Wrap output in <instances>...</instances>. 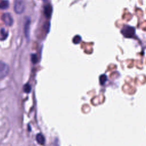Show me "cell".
Masks as SVG:
<instances>
[{"mask_svg":"<svg viewBox=\"0 0 146 146\" xmlns=\"http://www.w3.org/2000/svg\"><path fill=\"white\" fill-rule=\"evenodd\" d=\"M9 7V1L7 0H0V9H7Z\"/></svg>","mask_w":146,"mask_h":146,"instance_id":"7","label":"cell"},{"mask_svg":"<svg viewBox=\"0 0 146 146\" xmlns=\"http://www.w3.org/2000/svg\"><path fill=\"white\" fill-rule=\"evenodd\" d=\"M14 10L17 14H22L25 10L24 2L22 0H16L14 5Z\"/></svg>","mask_w":146,"mask_h":146,"instance_id":"3","label":"cell"},{"mask_svg":"<svg viewBox=\"0 0 146 146\" xmlns=\"http://www.w3.org/2000/svg\"><path fill=\"white\" fill-rule=\"evenodd\" d=\"M106 80H107V77H106V76H105V75L102 76L100 77V83H101V84L103 85L105 83Z\"/></svg>","mask_w":146,"mask_h":146,"instance_id":"11","label":"cell"},{"mask_svg":"<svg viewBox=\"0 0 146 146\" xmlns=\"http://www.w3.org/2000/svg\"><path fill=\"white\" fill-rule=\"evenodd\" d=\"M32 61L33 63H37L38 62V58L35 54L32 55Z\"/></svg>","mask_w":146,"mask_h":146,"instance_id":"12","label":"cell"},{"mask_svg":"<svg viewBox=\"0 0 146 146\" xmlns=\"http://www.w3.org/2000/svg\"><path fill=\"white\" fill-rule=\"evenodd\" d=\"M32 87L29 84H26L24 86V90L26 93H29L31 91Z\"/></svg>","mask_w":146,"mask_h":146,"instance_id":"10","label":"cell"},{"mask_svg":"<svg viewBox=\"0 0 146 146\" xmlns=\"http://www.w3.org/2000/svg\"><path fill=\"white\" fill-rule=\"evenodd\" d=\"M36 140L39 144H43L45 142V137L43 136L42 134H41V133H38V135H37L36 136Z\"/></svg>","mask_w":146,"mask_h":146,"instance_id":"8","label":"cell"},{"mask_svg":"<svg viewBox=\"0 0 146 146\" xmlns=\"http://www.w3.org/2000/svg\"><path fill=\"white\" fill-rule=\"evenodd\" d=\"M81 41V37L77 35V36L75 37L74 39H73V42L74 43H80Z\"/></svg>","mask_w":146,"mask_h":146,"instance_id":"13","label":"cell"},{"mask_svg":"<svg viewBox=\"0 0 146 146\" xmlns=\"http://www.w3.org/2000/svg\"><path fill=\"white\" fill-rule=\"evenodd\" d=\"M52 7L50 5H47L44 8V13L47 18H50L52 13Z\"/></svg>","mask_w":146,"mask_h":146,"instance_id":"6","label":"cell"},{"mask_svg":"<svg viewBox=\"0 0 146 146\" xmlns=\"http://www.w3.org/2000/svg\"><path fill=\"white\" fill-rule=\"evenodd\" d=\"M135 29L130 26H124L121 31V33L126 38H132L135 34Z\"/></svg>","mask_w":146,"mask_h":146,"instance_id":"1","label":"cell"},{"mask_svg":"<svg viewBox=\"0 0 146 146\" xmlns=\"http://www.w3.org/2000/svg\"><path fill=\"white\" fill-rule=\"evenodd\" d=\"M8 36V33L4 29H1L0 30V39L2 41L5 40Z\"/></svg>","mask_w":146,"mask_h":146,"instance_id":"9","label":"cell"},{"mask_svg":"<svg viewBox=\"0 0 146 146\" xmlns=\"http://www.w3.org/2000/svg\"><path fill=\"white\" fill-rule=\"evenodd\" d=\"M30 20L29 19H28L26 20V21L25 24L24 26V32L25 34L26 38H28L29 37V32H30Z\"/></svg>","mask_w":146,"mask_h":146,"instance_id":"5","label":"cell"},{"mask_svg":"<svg viewBox=\"0 0 146 146\" xmlns=\"http://www.w3.org/2000/svg\"><path fill=\"white\" fill-rule=\"evenodd\" d=\"M2 20L7 26H10L13 24V19L10 13H4L2 16Z\"/></svg>","mask_w":146,"mask_h":146,"instance_id":"4","label":"cell"},{"mask_svg":"<svg viewBox=\"0 0 146 146\" xmlns=\"http://www.w3.org/2000/svg\"><path fill=\"white\" fill-rule=\"evenodd\" d=\"M9 72V67L5 62L0 61V80L8 76Z\"/></svg>","mask_w":146,"mask_h":146,"instance_id":"2","label":"cell"}]
</instances>
